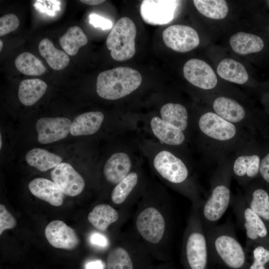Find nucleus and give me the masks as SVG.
<instances>
[{"label":"nucleus","mask_w":269,"mask_h":269,"mask_svg":"<svg viewBox=\"0 0 269 269\" xmlns=\"http://www.w3.org/2000/svg\"><path fill=\"white\" fill-rule=\"evenodd\" d=\"M217 72L223 79L238 84H243L249 79V75L244 66L231 58L223 59L217 66Z\"/></svg>","instance_id":"24"},{"label":"nucleus","mask_w":269,"mask_h":269,"mask_svg":"<svg viewBox=\"0 0 269 269\" xmlns=\"http://www.w3.org/2000/svg\"><path fill=\"white\" fill-rule=\"evenodd\" d=\"M233 50L240 55H246L261 51L264 43L261 37L256 35L239 32L233 35L230 39Z\"/></svg>","instance_id":"22"},{"label":"nucleus","mask_w":269,"mask_h":269,"mask_svg":"<svg viewBox=\"0 0 269 269\" xmlns=\"http://www.w3.org/2000/svg\"><path fill=\"white\" fill-rule=\"evenodd\" d=\"M87 42V36L78 26L70 27L59 39L62 48L71 56L76 55L79 48L86 45Z\"/></svg>","instance_id":"30"},{"label":"nucleus","mask_w":269,"mask_h":269,"mask_svg":"<svg viewBox=\"0 0 269 269\" xmlns=\"http://www.w3.org/2000/svg\"><path fill=\"white\" fill-rule=\"evenodd\" d=\"M254 247L253 251L254 262L250 269H266L265 265L269 262V250L261 245Z\"/></svg>","instance_id":"35"},{"label":"nucleus","mask_w":269,"mask_h":269,"mask_svg":"<svg viewBox=\"0 0 269 269\" xmlns=\"http://www.w3.org/2000/svg\"><path fill=\"white\" fill-rule=\"evenodd\" d=\"M150 127L153 134L161 143L178 145L185 140V137L183 131L158 117L152 118Z\"/></svg>","instance_id":"19"},{"label":"nucleus","mask_w":269,"mask_h":269,"mask_svg":"<svg viewBox=\"0 0 269 269\" xmlns=\"http://www.w3.org/2000/svg\"><path fill=\"white\" fill-rule=\"evenodd\" d=\"M89 23L95 27H100L103 30L110 29L112 22L98 14L92 13L89 15Z\"/></svg>","instance_id":"38"},{"label":"nucleus","mask_w":269,"mask_h":269,"mask_svg":"<svg viewBox=\"0 0 269 269\" xmlns=\"http://www.w3.org/2000/svg\"><path fill=\"white\" fill-rule=\"evenodd\" d=\"M16 222L14 218L2 204L0 205V235L7 229L13 228Z\"/></svg>","instance_id":"37"},{"label":"nucleus","mask_w":269,"mask_h":269,"mask_svg":"<svg viewBox=\"0 0 269 269\" xmlns=\"http://www.w3.org/2000/svg\"><path fill=\"white\" fill-rule=\"evenodd\" d=\"M104 265L100 260H96L88 262L85 265V269H104Z\"/></svg>","instance_id":"41"},{"label":"nucleus","mask_w":269,"mask_h":269,"mask_svg":"<svg viewBox=\"0 0 269 269\" xmlns=\"http://www.w3.org/2000/svg\"><path fill=\"white\" fill-rule=\"evenodd\" d=\"M199 209L194 207L184 240V252L190 269H206L209 255Z\"/></svg>","instance_id":"3"},{"label":"nucleus","mask_w":269,"mask_h":269,"mask_svg":"<svg viewBox=\"0 0 269 269\" xmlns=\"http://www.w3.org/2000/svg\"><path fill=\"white\" fill-rule=\"evenodd\" d=\"M19 24L18 17L14 14L8 13L0 18V36H2L16 30Z\"/></svg>","instance_id":"36"},{"label":"nucleus","mask_w":269,"mask_h":269,"mask_svg":"<svg viewBox=\"0 0 269 269\" xmlns=\"http://www.w3.org/2000/svg\"><path fill=\"white\" fill-rule=\"evenodd\" d=\"M208 252L213 254L232 269H243L246 255L230 221L205 230Z\"/></svg>","instance_id":"1"},{"label":"nucleus","mask_w":269,"mask_h":269,"mask_svg":"<svg viewBox=\"0 0 269 269\" xmlns=\"http://www.w3.org/2000/svg\"><path fill=\"white\" fill-rule=\"evenodd\" d=\"M185 79L193 85L204 90L213 89L217 84V76L211 66L204 61L192 58L183 68Z\"/></svg>","instance_id":"13"},{"label":"nucleus","mask_w":269,"mask_h":269,"mask_svg":"<svg viewBox=\"0 0 269 269\" xmlns=\"http://www.w3.org/2000/svg\"><path fill=\"white\" fill-rule=\"evenodd\" d=\"M198 126L205 135L218 141L230 140L237 134L234 124L211 112H206L200 117Z\"/></svg>","instance_id":"11"},{"label":"nucleus","mask_w":269,"mask_h":269,"mask_svg":"<svg viewBox=\"0 0 269 269\" xmlns=\"http://www.w3.org/2000/svg\"><path fill=\"white\" fill-rule=\"evenodd\" d=\"M166 46L178 52H186L196 48L199 44L198 33L192 27L182 24L168 26L162 32Z\"/></svg>","instance_id":"9"},{"label":"nucleus","mask_w":269,"mask_h":269,"mask_svg":"<svg viewBox=\"0 0 269 269\" xmlns=\"http://www.w3.org/2000/svg\"><path fill=\"white\" fill-rule=\"evenodd\" d=\"M104 119L103 114L99 111L80 114L72 122L70 133L73 136L94 134L99 130Z\"/></svg>","instance_id":"18"},{"label":"nucleus","mask_w":269,"mask_h":269,"mask_svg":"<svg viewBox=\"0 0 269 269\" xmlns=\"http://www.w3.org/2000/svg\"><path fill=\"white\" fill-rule=\"evenodd\" d=\"M213 108L215 113L233 124L241 122L246 115L245 109L237 101L224 96L214 100Z\"/></svg>","instance_id":"20"},{"label":"nucleus","mask_w":269,"mask_h":269,"mask_svg":"<svg viewBox=\"0 0 269 269\" xmlns=\"http://www.w3.org/2000/svg\"><path fill=\"white\" fill-rule=\"evenodd\" d=\"M71 121L66 118H41L36 123L37 139L42 144L65 138L70 132Z\"/></svg>","instance_id":"14"},{"label":"nucleus","mask_w":269,"mask_h":269,"mask_svg":"<svg viewBox=\"0 0 269 269\" xmlns=\"http://www.w3.org/2000/svg\"><path fill=\"white\" fill-rule=\"evenodd\" d=\"M28 188L33 195L53 206H59L63 203L64 194L53 181L36 178L29 182Z\"/></svg>","instance_id":"17"},{"label":"nucleus","mask_w":269,"mask_h":269,"mask_svg":"<svg viewBox=\"0 0 269 269\" xmlns=\"http://www.w3.org/2000/svg\"><path fill=\"white\" fill-rule=\"evenodd\" d=\"M131 166V160L127 153L116 152L106 162L104 175L108 182L117 185L130 173Z\"/></svg>","instance_id":"16"},{"label":"nucleus","mask_w":269,"mask_h":269,"mask_svg":"<svg viewBox=\"0 0 269 269\" xmlns=\"http://www.w3.org/2000/svg\"><path fill=\"white\" fill-rule=\"evenodd\" d=\"M238 223L244 230L247 246H257L260 241L266 239L269 230L265 221L247 204L244 196L232 199L231 204Z\"/></svg>","instance_id":"6"},{"label":"nucleus","mask_w":269,"mask_h":269,"mask_svg":"<svg viewBox=\"0 0 269 269\" xmlns=\"http://www.w3.org/2000/svg\"><path fill=\"white\" fill-rule=\"evenodd\" d=\"M45 235L49 243L58 249L72 250L79 243L75 231L60 220L50 222L45 228Z\"/></svg>","instance_id":"15"},{"label":"nucleus","mask_w":269,"mask_h":269,"mask_svg":"<svg viewBox=\"0 0 269 269\" xmlns=\"http://www.w3.org/2000/svg\"><path fill=\"white\" fill-rule=\"evenodd\" d=\"M251 209L264 221L269 222V193L262 187L247 189L244 196Z\"/></svg>","instance_id":"25"},{"label":"nucleus","mask_w":269,"mask_h":269,"mask_svg":"<svg viewBox=\"0 0 269 269\" xmlns=\"http://www.w3.org/2000/svg\"><path fill=\"white\" fill-rule=\"evenodd\" d=\"M106 266L107 269H134L130 254L122 247H117L109 252Z\"/></svg>","instance_id":"34"},{"label":"nucleus","mask_w":269,"mask_h":269,"mask_svg":"<svg viewBox=\"0 0 269 269\" xmlns=\"http://www.w3.org/2000/svg\"><path fill=\"white\" fill-rule=\"evenodd\" d=\"M47 87L46 83L39 79L23 80L19 86L18 99L23 105L32 106L43 96Z\"/></svg>","instance_id":"23"},{"label":"nucleus","mask_w":269,"mask_h":269,"mask_svg":"<svg viewBox=\"0 0 269 269\" xmlns=\"http://www.w3.org/2000/svg\"><path fill=\"white\" fill-rule=\"evenodd\" d=\"M153 166L158 173L167 181L176 184L186 181L188 170L184 162L172 153L162 150L154 158Z\"/></svg>","instance_id":"8"},{"label":"nucleus","mask_w":269,"mask_h":269,"mask_svg":"<svg viewBox=\"0 0 269 269\" xmlns=\"http://www.w3.org/2000/svg\"><path fill=\"white\" fill-rule=\"evenodd\" d=\"M138 181V175L135 172L130 173L113 189L111 194L112 201L116 204L123 203L135 187Z\"/></svg>","instance_id":"33"},{"label":"nucleus","mask_w":269,"mask_h":269,"mask_svg":"<svg viewBox=\"0 0 269 269\" xmlns=\"http://www.w3.org/2000/svg\"><path fill=\"white\" fill-rule=\"evenodd\" d=\"M261 158L257 153L238 156L233 166L234 175L243 183L256 177L259 174Z\"/></svg>","instance_id":"21"},{"label":"nucleus","mask_w":269,"mask_h":269,"mask_svg":"<svg viewBox=\"0 0 269 269\" xmlns=\"http://www.w3.org/2000/svg\"><path fill=\"white\" fill-rule=\"evenodd\" d=\"M3 46V42L1 40H0V51H1Z\"/></svg>","instance_id":"43"},{"label":"nucleus","mask_w":269,"mask_h":269,"mask_svg":"<svg viewBox=\"0 0 269 269\" xmlns=\"http://www.w3.org/2000/svg\"><path fill=\"white\" fill-rule=\"evenodd\" d=\"M38 50L48 65L55 70L63 69L70 62L68 54L55 48L52 42L47 38L43 39L39 42Z\"/></svg>","instance_id":"26"},{"label":"nucleus","mask_w":269,"mask_h":269,"mask_svg":"<svg viewBox=\"0 0 269 269\" xmlns=\"http://www.w3.org/2000/svg\"><path fill=\"white\" fill-rule=\"evenodd\" d=\"M14 64L19 72L27 75L39 76L46 70L42 62L29 52L19 54L16 58Z\"/></svg>","instance_id":"32"},{"label":"nucleus","mask_w":269,"mask_h":269,"mask_svg":"<svg viewBox=\"0 0 269 269\" xmlns=\"http://www.w3.org/2000/svg\"><path fill=\"white\" fill-rule=\"evenodd\" d=\"M25 160L28 165L42 172L55 167L62 161L59 155L40 148L29 150L26 154Z\"/></svg>","instance_id":"27"},{"label":"nucleus","mask_w":269,"mask_h":269,"mask_svg":"<svg viewBox=\"0 0 269 269\" xmlns=\"http://www.w3.org/2000/svg\"><path fill=\"white\" fill-rule=\"evenodd\" d=\"M119 219V213L108 204H99L89 213L88 220L90 223L100 231H106L112 224Z\"/></svg>","instance_id":"28"},{"label":"nucleus","mask_w":269,"mask_h":269,"mask_svg":"<svg viewBox=\"0 0 269 269\" xmlns=\"http://www.w3.org/2000/svg\"><path fill=\"white\" fill-rule=\"evenodd\" d=\"M2 146V140H1V135H0V148H1Z\"/></svg>","instance_id":"44"},{"label":"nucleus","mask_w":269,"mask_h":269,"mask_svg":"<svg viewBox=\"0 0 269 269\" xmlns=\"http://www.w3.org/2000/svg\"><path fill=\"white\" fill-rule=\"evenodd\" d=\"M81 2L86 3L88 5H98L102 2H104L105 0H80Z\"/></svg>","instance_id":"42"},{"label":"nucleus","mask_w":269,"mask_h":269,"mask_svg":"<svg viewBox=\"0 0 269 269\" xmlns=\"http://www.w3.org/2000/svg\"><path fill=\"white\" fill-rule=\"evenodd\" d=\"M136 227L140 236L152 244L159 243L165 233L166 222L161 212L154 207L143 209L136 219Z\"/></svg>","instance_id":"7"},{"label":"nucleus","mask_w":269,"mask_h":269,"mask_svg":"<svg viewBox=\"0 0 269 269\" xmlns=\"http://www.w3.org/2000/svg\"><path fill=\"white\" fill-rule=\"evenodd\" d=\"M214 180L211 193L199 207V215L204 230L217 225L231 204L229 177L218 176Z\"/></svg>","instance_id":"4"},{"label":"nucleus","mask_w":269,"mask_h":269,"mask_svg":"<svg viewBox=\"0 0 269 269\" xmlns=\"http://www.w3.org/2000/svg\"><path fill=\"white\" fill-rule=\"evenodd\" d=\"M136 35V28L131 19L123 17L118 20L106 40L111 57L118 61L132 58L135 52Z\"/></svg>","instance_id":"5"},{"label":"nucleus","mask_w":269,"mask_h":269,"mask_svg":"<svg viewBox=\"0 0 269 269\" xmlns=\"http://www.w3.org/2000/svg\"><path fill=\"white\" fill-rule=\"evenodd\" d=\"M193 3L200 13L209 18L223 19L228 13V6L224 0H194Z\"/></svg>","instance_id":"31"},{"label":"nucleus","mask_w":269,"mask_h":269,"mask_svg":"<svg viewBox=\"0 0 269 269\" xmlns=\"http://www.w3.org/2000/svg\"><path fill=\"white\" fill-rule=\"evenodd\" d=\"M178 1L169 0H144L140 7L142 19L151 25H163L174 18Z\"/></svg>","instance_id":"10"},{"label":"nucleus","mask_w":269,"mask_h":269,"mask_svg":"<svg viewBox=\"0 0 269 269\" xmlns=\"http://www.w3.org/2000/svg\"><path fill=\"white\" fill-rule=\"evenodd\" d=\"M161 119L182 131L188 125V113L184 106L178 103H168L162 106L160 110Z\"/></svg>","instance_id":"29"},{"label":"nucleus","mask_w":269,"mask_h":269,"mask_svg":"<svg viewBox=\"0 0 269 269\" xmlns=\"http://www.w3.org/2000/svg\"><path fill=\"white\" fill-rule=\"evenodd\" d=\"M259 174L264 180L269 184V152H266L262 157Z\"/></svg>","instance_id":"39"},{"label":"nucleus","mask_w":269,"mask_h":269,"mask_svg":"<svg viewBox=\"0 0 269 269\" xmlns=\"http://www.w3.org/2000/svg\"><path fill=\"white\" fill-rule=\"evenodd\" d=\"M141 82V75L137 70L118 67L98 75L96 91L103 99L115 100L130 94L138 88Z\"/></svg>","instance_id":"2"},{"label":"nucleus","mask_w":269,"mask_h":269,"mask_svg":"<svg viewBox=\"0 0 269 269\" xmlns=\"http://www.w3.org/2000/svg\"><path fill=\"white\" fill-rule=\"evenodd\" d=\"M89 239L90 242L92 245L100 248H105L109 244L106 237L99 233H93L91 234Z\"/></svg>","instance_id":"40"},{"label":"nucleus","mask_w":269,"mask_h":269,"mask_svg":"<svg viewBox=\"0 0 269 269\" xmlns=\"http://www.w3.org/2000/svg\"><path fill=\"white\" fill-rule=\"evenodd\" d=\"M51 177L64 195L74 197L80 194L85 187L82 176L69 163L61 162L51 171Z\"/></svg>","instance_id":"12"}]
</instances>
